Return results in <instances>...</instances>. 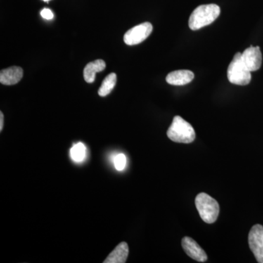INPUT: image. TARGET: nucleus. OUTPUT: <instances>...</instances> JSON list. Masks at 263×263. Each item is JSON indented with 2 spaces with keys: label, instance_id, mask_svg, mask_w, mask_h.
<instances>
[{
  "label": "nucleus",
  "instance_id": "12",
  "mask_svg": "<svg viewBox=\"0 0 263 263\" xmlns=\"http://www.w3.org/2000/svg\"><path fill=\"white\" fill-rule=\"evenodd\" d=\"M106 67L105 62L103 60H97L90 62L85 67L84 70V80L89 84H92L95 81V76L98 72H102Z\"/></svg>",
  "mask_w": 263,
  "mask_h": 263
},
{
  "label": "nucleus",
  "instance_id": "13",
  "mask_svg": "<svg viewBox=\"0 0 263 263\" xmlns=\"http://www.w3.org/2000/svg\"><path fill=\"white\" fill-rule=\"evenodd\" d=\"M117 75L114 72L109 74L102 83L101 86L99 89L98 94L100 97H105L110 94L117 84Z\"/></svg>",
  "mask_w": 263,
  "mask_h": 263
},
{
  "label": "nucleus",
  "instance_id": "14",
  "mask_svg": "<svg viewBox=\"0 0 263 263\" xmlns=\"http://www.w3.org/2000/svg\"><path fill=\"white\" fill-rule=\"evenodd\" d=\"M70 156L74 162H83L86 156V146L82 143H76L70 149Z\"/></svg>",
  "mask_w": 263,
  "mask_h": 263
},
{
  "label": "nucleus",
  "instance_id": "6",
  "mask_svg": "<svg viewBox=\"0 0 263 263\" xmlns=\"http://www.w3.org/2000/svg\"><path fill=\"white\" fill-rule=\"evenodd\" d=\"M249 245L257 262L263 263V226L252 227L249 233Z\"/></svg>",
  "mask_w": 263,
  "mask_h": 263
},
{
  "label": "nucleus",
  "instance_id": "8",
  "mask_svg": "<svg viewBox=\"0 0 263 263\" xmlns=\"http://www.w3.org/2000/svg\"><path fill=\"white\" fill-rule=\"evenodd\" d=\"M181 245L183 251L192 259L200 262H205L207 260L208 256L205 251L193 238L187 236L183 237Z\"/></svg>",
  "mask_w": 263,
  "mask_h": 263
},
{
  "label": "nucleus",
  "instance_id": "10",
  "mask_svg": "<svg viewBox=\"0 0 263 263\" xmlns=\"http://www.w3.org/2000/svg\"><path fill=\"white\" fill-rule=\"evenodd\" d=\"M195 78V75L192 71L181 70L173 71L170 72L166 77L167 84L174 86H183L190 84Z\"/></svg>",
  "mask_w": 263,
  "mask_h": 263
},
{
  "label": "nucleus",
  "instance_id": "7",
  "mask_svg": "<svg viewBox=\"0 0 263 263\" xmlns=\"http://www.w3.org/2000/svg\"><path fill=\"white\" fill-rule=\"evenodd\" d=\"M241 60L247 69L250 72L258 70L262 65V53L259 46L250 47L247 48L243 53H241Z\"/></svg>",
  "mask_w": 263,
  "mask_h": 263
},
{
  "label": "nucleus",
  "instance_id": "11",
  "mask_svg": "<svg viewBox=\"0 0 263 263\" xmlns=\"http://www.w3.org/2000/svg\"><path fill=\"white\" fill-rule=\"evenodd\" d=\"M129 247L126 242H122L114 249L104 263H124L127 262Z\"/></svg>",
  "mask_w": 263,
  "mask_h": 263
},
{
  "label": "nucleus",
  "instance_id": "5",
  "mask_svg": "<svg viewBox=\"0 0 263 263\" xmlns=\"http://www.w3.org/2000/svg\"><path fill=\"white\" fill-rule=\"evenodd\" d=\"M153 30L149 22L139 24L128 30L124 36V41L128 46H135L144 41Z\"/></svg>",
  "mask_w": 263,
  "mask_h": 263
},
{
  "label": "nucleus",
  "instance_id": "16",
  "mask_svg": "<svg viewBox=\"0 0 263 263\" xmlns=\"http://www.w3.org/2000/svg\"><path fill=\"white\" fill-rule=\"evenodd\" d=\"M41 15L43 18L46 19V20H51L53 18V13H52L51 10L48 9V8L42 10Z\"/></svg>",
  "mask_w": 263,
  "mask_h": 263
},
{
  "label": "nucleus",
  "instance_id": "9",
  "mask_svg": "<svg viewBox=\"0 0 263 263\" xmlns=\"http://www.w3.org/2000/svg\"><path fill=\"white\" fill-rule=\"evenodd\" d=\"M23 69L17 66L5 69L0 72V82L2 84L11 86L18 84L23 78Z\"/></svg>",
  "mask_w": 263,
  "mask_h": 263
},
{
  "label": "nucleus",
  "instance_id": "1",
  "mask_svg": "<svg viewBox=\"0 0 263 263\" xmlns=\"http://www.w3.org/2000/svg\"><path fill=\"white\" fill-rule=\"evenodd\" d=\"M221 9L216 4L202 5L195 8L190 17L189 27L195 31L212 24L220 15Z\"/></svg>",
  "mask_w": 263,
  "mask_h": 263
},
{
  "label": "nucleus",
  "instance_id": "2",
  "mask_svg": "<svg viewBox=\"0 0 263 263\" xmlns=\"http://www.w3.org/2000/svg\"><path fill=\"white\" fill-rule=\"evenodd\" d=\"M167 136L176 143H190L195 141V129L190 123L179 116H176L167 131Z\"/></svg>",
  "mask_w": 263,
  "mask_h": 263
},
{
  "label": "nucleus",
  "instance_id": "18",
  "mask_svg": "<svg viewBox=\"0 0 263 263\" xmlns=\"http://www.w3.org/2000/svg\"><path fill=\"white\" fill-rule=\"evenodd\" d=\"M43 1H44V2H48V1H50V0H43Z\"/></svg>",
  "mask_w": 263,
  "mask_h": 263
},
{
  "label": "nucleus",
  "instance_id": "17",
  "mask_svg": "<svg viewBox=\"0 0 263 263\" xmlns=\"http://www.w3.org/2000/svg\"><path fill=\"white\" fill-rule=\"evenodd\" d=\"M3 123H4V115L3 112H0V131L3 130Z\"/></svg>",
  "mask_w": 263,
  "mask_h": 263
},
{
  "label": "nucleus",
  "instance_id": "3",
  "mask_svg": "<svg viewBox=\"0 0 263 263\" xmlns=\"http://www.w3.org/2000/svg\"><path fill=\"white\" fill-rule=\"evenodd\" d=\"M195 205L202 220L213 224L219 214V205L215 199L206 193H200L195 197Z\"/></svg>",
  "mask_w": 263,
  "mask_h": 263
},
{
  "label": "nucleus",
  "instance_id": "4",
  "mask_svg": "<svg viewBox=\"0 0 263 263\" xmlns=\"http://www.w3.org/2000/svg\"><path fill=\"white\" fill-rule=\"evenodd\" d=\"M228 79L231 84L246 86L252 80L251 72L241 60V53H235L228 69Z\"/></svg>",
  "mask_w": 263,
  "mask_h": 263
},
{
  "label": "nucleus",
  "instance_id": "15",
  "mask_svg": "<svg viewBox=\"0 0 263 263\" xmlns=\"http://www.w3.org/2000/svg\"><path fill=\"white\" fill-rule=\"evenodd\" d=\"M114 163L115 168L117 171H122L125 168L126 164H127V157L124 154H119L114 157Z\"/></svg>",
  "mask_w": 263,
  "mask_h": 263
}]
</instances>
